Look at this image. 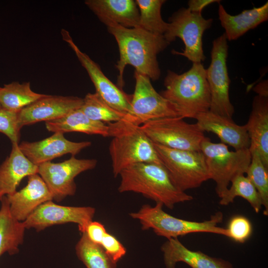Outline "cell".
Segmentation results:
<instances>
[{"instance_id": "6da1fadb", "label": "cell", "mask_w": 268, "mask_h": 268, "mask_svg": "<svg viewBox=\"0 0 268 268\" xmlns=\"http://www.w3.org/2000/svg\"><path fill=\"white\" fill-rule=\"evenodd\" d=\"M107 27L119 48L120 58L116 65L119 73L118 86L122 88L124 85V72L128 65L152 80H158L161 71L157 56L170 44L163 35L154 34L140 27L128 28L116 24Z\"/></svg>"}, {"instance_id": "7a4b0ae2", "label": "cell", "mask_w": 268, "mask_h": 268, "mask_svg": "<svg viewBox=\"0 0 268 268\" xmlns=\"http://www.w3.org/2000/svg\"><path fill=\"white\" fill-rule=\"evenodd\" d=\"M120 193L132 192L172 209L175 205L193 199L174 184L162 164L142 162L131 165L119 174Z\"/></svg>"}, {"instance_id": "3957f363", "label": "cell", "mask_w": 268, "mask_h": 268, "mask_svg": "<svg viewBox=\"0 0 268 268\" xmlns=\"http://www.w3.org/2000/svg\"><path fill=\"white\" fill-rule=\"evenodd\" d=\"M164 85L160 94L174 106L180 117L195 119L209 110L210 93L201 63H193L181 74L168 70Z\"/></svg>"}, {"instance_id": "277c9868", "label": "cell", "mask_w": 268, "mask_h": 268, "mask_svg": "<svg viewBox=\"0 0 268 268\" xmlns=\"http://www.w3.org/2000/svg\"><path fill=\"white\" fill-rule=\"evenodd\" d=\"M109 136L112 139L109 147L114 176L128 166L138 163L162 164L153 143L140 126L123 119L108 123Z\"/></svg>"}, {"instance_id": "5b68a950", "label": "cell", "mask_w": 268, "mask_h": 268, "mask_svg": "<svg viewBox=\"0 0 268 268\" xmlns=\"http://www.w3.org/2000/svg\"><path fill=\"white\" fill-rule=\"evenodd\" d=\"M163 206L161 203H156L154 206L144 204L137 212L130 213V215L139 220L143 230L151 229L158 236L167 239L198 232L210 233L228 237L227 229L218 226L223 220V214L221 212H217L211 215L209 220L192 221L171 215L163 210Z\"/></svg>"}, {"instance_id": "8992f818", "label": "cell", "mask_w": 268, "mask_h": 268, "mask_svg": "<svg viewBox=\"0 0 268 268\" xmlns=\"http://www.w3.org/2000/svg\"><path fill=\"white\" fill-rule=\"evenodd\" d=\"M210 179L216 183L215 191L221 198L228 189L232 178L246 173L251 160L249 149L230 151L223 143H214L205 137L201 145Z\"/></svg>"}, {"instance_id": "52a82bcc", "label": "cell", "mask_w": 268, "mask_h": 268, "mask_svg": "<svg viewBox=\"0 0 268 268\" xmlns=\"http://www.w3.org/2000/svg\"><path fill=\"white\" fill-rule=\"evenodd\" d=\"M153 145L162 165L181 190L198 188L210 179L201 151L178 150L155 143Z\"/></svg>"}, {"instance_id": "ba28073f", "label": "cell", "mask_w": 268, "mask_h": 268, "mask_svg": "<svg viewBox=\"0 0 268 268\" xmlns=\"http://www.w3.org/2000/svg\"><path fill=\"white\" fill-rule=\"evenodd\" d=\"M212 18L205 19L201 13L191 12L188 8L182 7L169 18L168 26L163 36L169 43L177 37L184 43L182 52L175 50L172 54L184 56L193 63L204 61L202 48V36L204 32L212 24Z\"/></svg>"}, {"instance_id": "9c48e42d", "label": "cell", "mask_w": 268, "mask_h": 268, "mask_svg": "<svg viewBox=\"0 0 268 268\" xmlns=\"http://www.w3.org/2000/svg\"><path fill=\"white\" fill-rule=\"evenodd\" d=\"M140 127L152 143L178 150L201 151L205 137L196 123H188L180 117L153 120Z\"/></svg>"}, {"instance_id": "30bf717a", "label": "cell", "mask_w": 268, "mask_h": 268, "mask_svg": "<svg viewBox=\"0 0 268 268\" xmlns=\"http://www.w3.org/2000/svg\"><path fill=\"white\" fill-rule=\"evenodd\" d=\"M228 45L224 33L212 42L211 62L205 69L210 93V112L232 119L234 108L229 98L231 82L227 67Z\"/></svg>"}, {"instance_id": "8fae6325", "label": "cell", "mask_w": 268, "mask_h": 268, "mask_svg": "<svg viewBox=\"0 0 268 268\" xmlns=\"http://www.w3.org/2000/svg\"><path fill=\"white\" fill-rule=\"evenodd\" d=\"M135 88L131 110L123 120L136 126L157 119L180 117L174 106L158 93L150 79L134 71Z\"/></svg>"}, {"instance_id": "7c38bea8", "label": "cell", "mask_w": 268, "mask_h": 268, "mask_svg": "<svg viewBox=\"0 0 268 268\" xmlns=\"http://www.w3.org/2000/svg\"><path fill=\"white\" fill-rule=\"evenodd\" d=\"M97 163L96 159H79L72 156L62 162L49 161L38 165V174L48 186L53 200L60 202L75 194V178L82 172L94 169Z\"/></svg>"}, {"instance_id": "4fadbf2b", "label": "cell", "mask_w": 268, "mask_h": 268, "mask_svg": "<svg viewBox=\"0 0 268 268\" xmlns=\"http://www.w3.org/2000/svg\"><path fill=\"white\" fill-rule=\"evenodd\" d=\"M95 213L91 206H64L50 201L39 206L23 223L25 229L34 228L37 232L55 225L74 223L83 233Z\"/></svg>"}, {"instance_id": "5bb4252c", "label": "cell", "mask_w": 268, "mask_h": 268, "mask_svg": "<svg viewBox=\"0 0 268 268\" xmlns=\"http://www.w3.org/2000/svg\"><path fill=\"white\" fill-rule=\"evenodd\" d=\"M61 35L63 40L68 44L82 66L87 71L95 86L96 93L116 110L126 115L128 114L131 110L132 95L126 93L122 88L109 79L99 65L79 49L68 31L63 29Z\"/></svg>"}, {"instance_id": "9a60e30c", "label": "cell", "mask_w": 268, "mask_h": 268, "mask_svg": "<svg viewBox=\"0 0 268 268\" xmlns=\"http://www.w3.org/2000/svg\"><path fill=\"white\" fill-rule=\"evenodd\" d=\"M83 98L75 96L47 95L24 107L17 113L18 124L23 126L62 118L81 108Z\"/></svg>"}, {"instance_id": "2e32d148", "label": "cell", "mask_w": 268, "mask_h": 268, "mask_svg": "<svg viewBox=\"0 0 268 268\" xmlns=\"http://www.w3.org/2000/svg\"><path fill=\"white\" fill-rule=\"evenodd\" d=\"M89 141L74 142L67 139L64 134L55 133L43 140L22 141L19 147L24 155L33 164L38 166L64 155L74 156L83 149L91 145Z\"/></svg>"}, {"instance_id": "e0dca14e", "label": "cell", "mask_w": 268, "mask_h": 268, "mask_svg": "<svg viewBox=\"0 0 268 268\" xmlns=\"http://www.w3.org/2000/svg\"><path fill=\"white\" fill-rule=\"evenodd\" d=\"M27 177L26 186L6 196L11 215L20 222L25 221L41 204L53 200L48 186L38 173Z\"/></svg>"}, {"instance_id": "ac0fdd59", "label": "cell", "mask_w": 268, "mask_h": 268, "mask_svg": "<svg viewBox=\"0 0 268 268\" xmlns=\"http://www.w3.org/2000/svg\"><path fill=\"white\" fill-rule=\"evenodd\" d=\"M195 119L201 130L215 134L221 143L232 146L235 150L249 148L250 141L245 125H238L232 119L210 111L198 114Z\"/></svg>"}, {"instance_id": "d6986e66", "label": "cell", "mask_w": 268, "mask_h": 268, "mask_svg": "<svg viewBox=\"0 0 268 268\" xmlns=\"http://www.w3.org/2000/svg\"><path fill=\"white\" fill-rule=\"evenodd\" d=\"M84 3L107 26L116 24L128 28L139 27L135 0H86Z\"/></svg>"}, {"instance_id": "ffe728a7", "label": "cell", "mask_w": 268, "mask_h": 268, "mask_svg": "<svg viewBox=\"0 0 268 268\" xmlns=\"http://www.w3.org/2000/svg\"><path fill=\"white\" fill-rule=\"evenodd\" d=\"M161 250L166 268H175L176 264L180 262L192 268H232L228 261L188 249L178 238L168 239Z\"/></svg>"}, {"instance_id": "44dd1931", "label": "cell", "mask_w": 268, "mask_h": 268, "mask_svg": "<svg viewBox=\"0 0 268 268\" xmlns=\"http://www.w3.org/2000/svg\"><path fill=\"white\" fill-rule=\"evenodd\" d=\"M245 125L250 141L249 151H257L268 168V97L257 95L254 98L252 109Z\"/></svg>"}, {"instance_id": "7402d4cb", "label": "cell", "mask_w": 268, "mask_h": 268, "mask_svg": "<svg viewBox=\"0 0 268 268\" xmlns=\"http://www.w3.org/2000/svg\"><path fill=\"white\" fill-rule=\"evenodd\" d=\"M37 173L38 166L24 155L18 143H13L9 155L0 165V191L3 196L11 195L24 177Z\"/></svg>"}, {"instance_id": "603a6c76", "label": "cell", "mask_w": 268, "mask_h": 268, "mask_svg": "<svg viewBox=\"0 0 268 268\" xmlns=\"http://www.w3.org/2000/svg\"><path fill=\"white\" fill-rule=\"evenodd\" d=\"M218 17L222 27L225 29L227 40L237 39L250 30L257 27L268 19V2L258 7L245 9L235 15L229 14L223 6L219 4Z\"/></svg>"}, {"instance_id": "cb8c5ba5", "label": "cell", "mask_w": 268, "mask_h": 268, "mask_svg": "<svg viewBox=\"0 0 268 268\" xmlns=\"http://www.w3.org/2000/svg\"><path fill=\"white\" fill-rule=\"evenodd\" d=\"M47 130L51 132L64 134L79 132L109 137L108 126L102 122L92 120L80 109L74 110L59 119L45 122Z\"/></svg>"}, {"instance_id": "d4e9b609", "label": "cell", "mask_w": 268, "mask_h": 268, "mask_svg": "<svg viewBox=\"0 0 268 268\" xmlns=\"http://www.w3.org/2000/svg\"><path fill=\"white\" fill-rule=\"evenodd\" d=\"M0 208V257L7 252L10 255L18 253L23 243L25 228L11 215L6 196L1 199Z\"/></svg>"}, {"instance_id": "484cf974", "label": "cell", "mask_w": 268, "mask_h": 268, "mask_svg": "<svg viewBox=\"0 0 268 268\" xmlns=\"http://www.w3.org/2000/svg\"><path fill=\"white\" fill-rule=\"evenodd\" d=\"M47 94L34 92L30 82L13 81L0 87V106L4 109L18 112Z\"/></svg>"}, {"instance_id": "4316f807", "label": "cell", "mask_w": 268, "mask_h": 268, "mask_svg": "<svg viewBox=\"0 0 268 268\" xmlns=\"http://www.w3.org/2000/svg\"><path fill=\"white\" fill-rule=\"evenodd\" d=\"M75 253L86 268H116L114 263L100 245L92 242L85 233L77 242Z\"/></svg>"}, {"instance_id": "83f0119b", "label": "cell", "mask_w": 268, "mask_h": 268, "mask_svg": "<svg viewBox=\"0 0 268 268\" xmlns=\"http://www.w3.org/2000/svg\"><path fill=\"white\" fill-rule=\"evenodd\" d=\"M231 186L220 198L219 203L227 205L232 203L236 197L246 200L256 213H259L262 206L260 196L251 181L244 174L234 176L231 182Z\"/></svg>"}, {"instance_id": "f1b7e54d", "label": "cell", "mask_w": 268, "mask_h": 268, "mask_svg": "<svg viewBox=\"0 0 268 268\" xmlns=\"http://www.w3.org/2000/svg\"><path fill=\"white\" fill-rule=\"evenodd\" d=\"M139 12V27L149 32L163 35L168 23L161 16V9L165 0H136Z\"/></svg>"}, {"instance_id": "f546056e", "label": "cell", "mask_w": 268, "mask_h": 268, "mask_svg": "<svg viewBox=\"0 0 268 268\" xmlns=\"http://www.w3.org/2000/svg\"><path fill=\"white\" fill-rule=\"evenodd\" d=\"M83 99L80 109L92 120L113 123L123 119L126 116L109 106L96 92L87 93Z\"/></svg>"}, {"instance_id": "4dcf8cb0", "label": "cell", "mask_w": 268, "mask_h": 268, "mask_svg": "<svg viewBox=\"0 0 268 268\" xmlns=\"http://www.w3.org/2000/svg\"><path fill=\"white\" fill-rule=\"evenodd\" d=\"M251 152V160L246 173L257 190L264 207V214H268V168L266 167L256 150Z\"/></svg>"}, {"instance_id": "1f68e13d", "label": "cell", "mask_w": 268, "mask_h": 268, "mask_svg": "<svg viewBox=\"0 0 268 268\" xmlns=\"http://www.w3.org/2000/svg\"><path fill=\"white\" fill-rule=\"evenodd\" d=\"M226 229L228 237L241 243L246 242L250 237L253 231L252 225L249 219L240 215L232 217Z\"/></svg>"}, {"instance_id": "d6a6232c", "label": "cell", "mask_w": 268, "mask_h": 268, "mask_svg": "<svg viewBox=\"0 0 268 268\" xmlns=\"http://www.w3.org/2000/svg\"><path fill=\"white\" fill-rule=\"evenodd\" d=\"M17 113L0 108V132L6 135L11 143H18L20 131Z\"/></svg>"}, {"instance_id": "836d02e7", "label": "cell", "mask_w": 268, "mask_h": 268, "mask_svg": "<svg viewBox=\"0 0 268 268\" xmlns=\"http://www.w3.org/2000/svg\"><path fill=\"white\" fill-rule=\"evenodd\" d=\"M109 258L115 263L126 254L127 250L120 241L111 234L107 232L100 245Z\"/></svg>"}, {"instance_id": "e575fe53", "label": "cell", "mask_w": 268, "mask_h": 268, "mask_svg": "<svg viewBox=\"0 0 268 268\" xmlns=\"http://www.w3.org/2000/svg\"><path fill=\"white\" fill-rule=\"evenodd\" d=\"M107 232L105 226L98 221H91L86 226L85 233L92 242L101 245L105 235Z\"/></svg>"}, {"instance_id": "d590c367", "label": "cell", "mask_w": 268, "mask_h": 268, "mask_svg": "<svg viewBox=\"0 0 268 268\" xmlns=\"http://www.w3.org/2000/svg\"><path fill=\"white\" fill-rule=\"evenodd\" d=\"M218 0H190L188 2V9L192 12L201 13L202 9L208 5L214 3H219Z\"/></svg>"}, {"instance_id": "8d00e7d4", "label": "cell", "mask_w": 268, "mask_h": 268, "mask_svg": "<svg viewBox=\"0 0 268 268\" xmlns=\"http://www.w3.org/2000/svg\"><path fill=\"white\" fill-rule=\"evenodd\" d=\"M268 80H264L256 85L254 88L253 90L256 92L259 96L268 97Z\"/></svg>"}, {"instance_id": "74e56055", "label": "cell", "mask_w": 268, "mask_h": 268, "mask_svg": "<svg viewBox=\"0 0 268 268\" xmlns=\"http://www.w3.org/2000/svg\"><path fill=\"white\" fill-rule=\"evenodd\" d=\"M3 196V195H2V194L1 193V191H0V200L1 199V198Z\"/></svg>"}, {"instance_id": "f35d334b", "label": "cell", "mask_w": 268, "mask_h": 268, "mask_svg": "<svg viewBox=\"0 0 268 268\" xmlns=\"http://www.w3.org/2000/svg\"><path fill=\"white\" fill-rule=\"evenodd\" d=\"M0 108H1V107H0Z\"/></svg>"}]
</instances>
